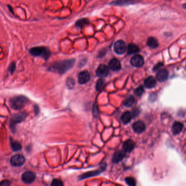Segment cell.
<instances>
[{
  "instance_id": "cell-5",
  "label": "cell",
  "mask_w": 186,
  "mask_h": 186,
  "mask_svg": "<svg viewBox=\"0 0 186 186\" xmlns=\"http://www.w3.org/2000/svg\"><path fill=\"white\" fill-rule=\"evenodd\" d=\"M115 53L119 55L123 54L126 50V43L122 40H119L115 42L114 46Z\"/></svg>"
},
{
  "instance_id": "cell-24",
  "label": "cell",
  "mask_w": 186,
  "mask_h": 186,
  "mask_svg": "<svg viewBox=\"0 0 186 186\" xmlns=\"http://www.w3.org/2000/svg\"><path fill=\"white\" fill-rule=\"evenodd\" d=\"M89 22L88 19L87 18H82L81 19H79V20H78L76 23H75V26L78 27V28H82L88 25Z\"/></svg>"
},
{
  "instance_id": "cell-3",
  "label": "cell",
  "mask_w": 186,
  "mask_h": 186,
  "mask_svg": "<svg viewBox=\"0 0 186 186\" xmlns=\"http://www.w3.org/2000/svg\"><path fill=\"white\" fill-rule=\"evenodd\" d=\"M28 102V98L24 96H17L11 98L9 105L11 108L19 110L23 108Z\"/></svg>"
},
{
  "instance_id": "cell-23",
  "label": "cell",
  "mask_w": 186,
  "mask_h": 186,
  "mask_svg": "<svg viewBox=\"0 0 186 186\" xmlns=\"http://www.w3.org/2000/svg\"><path fill=\"white\" fill-rule=\"evenodd\" d=\"M134 102H135V99L133 97V96H129L125 99L124 102V105L126 107L129 108L131 107V106L134 104Z\"/></svg>"
},
{
  "instance_id": "cell-20",
  "label": "cell",
  "mask_w": 186,
  "mask_h": 186,
  "mask_svg": "<svg viewBox=\"0 0 186 186\" xmlns=\"http://www.w3.org/2000/svg\"><path fill=\"white\" fill-rule=\"evenodd\" d=\"M140 49L136 44L131 43L129 44L127 48V53L128 54H133L139 52Z\"/></svg>"
},
{
  "instance_id": "cell-10",
  "label": "cell",
  "mask_w": 186,
  "mask_h": 186,
  "mask_svg": "<svg viewBox=\"0 0 186 186\" xmlns=\"http://www.w3.org/2000/svg\"><path fill=\"white\" fill-rule=\"evenodd\" d=\"M90 80V74L87 71L80 72L78 75V82L80 84H85Z\"/></svg>"
},
{
  "instance_id": "cell-12",
  "label": "cell",
  "mask_w": 186,
  "mask_h": 186,
  "mask_svg": "<svg viewBox=\"0 0 186 186\" xmlns=\"http://www.w3.org/2000/svg\"><path fill=\"white\" fill-rule=\"evenodd\" d=\"M146 126L145 123L141 121H138L134 122L133 125V129L137 134H140L145 131Z\"/></svg>"
},
{
  "instance_id": "cell-26",
  "label": "cell",
  "mask_w": 186,
  "mask_h": 186,
  "mask_svg": "<svg viewBox=\"0 0 186 186\" xmlns=\"http://www.w3.org/2000/svg\"><path fill=\"white\" fill-rule=\"evenodd\" d=\"M126 183L129 186H134L136 185V182L133 177H127L125 179Z\"/></svg>"
},
{
  "instance_id": "cell-17",
  "label": "cell",
  "mask_w": 186,
  "mask_h": 186,
  "mask_svg": "<svg viewBox=\"0 0 186 186\" xmlns=\"http://www.w3.org/2000/svg\"><path fill=\"white\" fill-rule=\"evenodd\" d=\"M183 124L180 122H175L172 127V132L174 135L180 133L183 129Z\"/></svg>"
},
{
  "instance_id": "cell-6",
  "label": "cell",
  "mask_w": 186,
  "mask_h": 186,
  "mask_svg": "<svg viewBox=\"0 0 186 186\" xmlns=\"http://www.w3.org/2000/svg\"><path fill=\"white\" fill-rule=\"evenodd\" d=\"M25 158L24 156L18 154L13 156L11 159V163L14 166H20L24 164Z\"/></svg>"
},
{
  "instance_id": "cell-31",
  "label": "cell",
  "mask_w": 186,
  "mask_h": 186,
  "mask_svg": "<svg viewBox=\"0 0 186 186\" xmlns=\"http://www.w3.org/2000/svg\"><path fill=\"white\" fill-rule=\"evenodd\" d=\"M67 86L70 88H73L74 85V81L72 79H69L67 81Z\"/></svg>"
},
{
  "instance_id": "cell-15",
  "label": "cell",
  "mask_w": 186,
  "mask_h": 186,
  "mask_svg": "<svg viewBox=\"0 0 186 186\" xmlns=\"http://www.w3.org/2000/svg\"><path fill=\"white\" fill-rule=\"evenodd\" d=\"M135 144L131 140H127L125 141L123 144V148L125 152H130L134 149Z\"/></svg>"
},
{
  "instance_id": "cell-21",
  "label": "cell",
  "mask_w": 186,
  "mask_h": 186,
  "mask_svg": "<svg viewBox=\"0 0 186 186\" xmlns=\"http://www.w3.org/2000/svg\"><path fill=\"white\" fill-rule=\"evenodd\" d=\"M132 116H133V115L131 114V112L126 111L123 115H122L121 120L124 124H125V125L128 124L131 121Z\"/></svg>"
},
{
  "instance_id": "cell-32",
  "label": "cell",
  "mask_w": 186,
  "mask_h": 186,
  "mask_svg": "<svg viewBox=\"0 0 186 186\" xmlns=\"http://www.w3.org/2000/svg\"><path fill=\"white\" fill-rule=\"evenodd\" d=\"M11 185L10 181L8 180L3 181L0 182V186H8Z\"/></svg>"
},
{
  "instance_id": "cell-28",
  "label": "cell",
  "mask_w": 186,
  "mask_h": 186,
  "mask_svg": "<svg viewBox=\"0 0 186 186\" xmlns=\"http://www.w3.org/2000/svg\"><path fill=\"white\" fill-rule=\"evenodd\" d=\"M144 88L142 86H140L135 90V94L137 95V96H141L142 95V93H144Z\"/></svg>"
},
{
  "instance_id": "cell-8",
  "label": "cell",
  "mask_w": 186,
  "mask_h": 186,
  "mask_svg": "<svg viewBox=\"0 0 186 186\" xmlns=\"http://www.w3.org/2000/svg\"><path fill=\"white\" fill-rule=\"evenodd\" d=\"M36 179L35 174L32 171H26L22 174V180L25 183L30 184L32 183Z\"/></svg>"
},
{
  "instance_id": "cell-35",
  "label": "cell",
  "mask_w": 186,
  "mask_h": 186,
  "mask_svg": "<svg viewBox=\"0 0 186 186\" xmlns=\"http://www.w3.org/2000/svg\"><path fill=\"white\" fill-rule=\"evenodd\" d=\"M8 9H9V11H11V13H12L13 14H14V11H13V9H12V8H11V6L8 5Z\"/></svg>"
},
{
  "instance_id": "cell-33",
  "label": "cell",
  "mask_w": 186,
  "mask_h": 186,
  "mask_svg": "<svg viewBox=\"0 0 186 186\" xmlns=\"http://www.w3.org/2000/svg\"><path fill=\"white\" fill-rule=\"evenodd\" d=\"M163 63H161V62H159L158 63H157L156 66L154 67V68H153V71H156L160 67L163 66Z\"/></svg>"
},
{
  "instance_id": "cell-29",
  "label": "cell",
  "mask_w": 186,
  "mask_h": 186,
  "mask_svg": "<svg viewBox=\"0 0 186 186\" xmlns=\"http://www.w3.org/2000/svg\"><path fill=\"white\" fill-rule=\"evenodd\" d=\"M63 185V182L59 179H54L51 184V186H62Z\"/></svg>"
},
{
  "instance_id": "cell-16",
  "label": "cell",
  "mask_w": 186,
  "mask_h": 186,
  "mask_svg": "<svg viewBox=\"0 0 186 186\" xmlns=\"http://www.w3.org/2000/svg\"><path fill=\"white\" fill-rule=\"evenodd\" d=\"M156 85V80L153 77H148L145 80L144 85L148 88H154Z\"/></svg>"
},
{
  "instance_id": "cell-34",
  "label": "cell",
  "mask_w": 186,
  "mask_h": 186,
  "mask_svg": "<svg viewBox=\"0 0 186 186\" xmlns=\"http://www.w3.org/2000/svg\"><path fill=\"white\" fill-rule=\"evenodd\" d=\"M34 109H35V113H36V114H37L38 113L39 108L37 105L34 106Z\"/></svg>"
},
{
  "instance_id": "cell-9",
  "label": "cell",
  "mask_w": 186,
  "mask_h": 186,
  "mask_svg": "<svg viewBox=\"0 0 186 186\" xmlns=\"http://www.w3.org/2000/svg\"><path fill=\"white\" fill-rule=\"evenodd\" d=\"M131 63L133 67L139 68L142 67L144 64V60L142 56L135 55L133 56L131 60Z\"/></svg>"
},
{
  "instance_id": "cell-18",
  "label": "cell",
  "mask_w": 186,
  "mask_h": 186,
  "mask_svg": "<svg viewBox=\"0 0 186 186\" xmlns=\"http://www.w3.org/2000/svg\"><path fill=\"white\" fill-rule=\"evenodd\" d=\"M125 157V152L122 151H118L115 152L112 161L114 163H118L122 160Z\"/></svg>"
},
{
  "instance_id": "cell-14",
  "label": "cell",
  "mask_w": 186,
  "mask_h": 186,
  "mask_svg": "<svg viewBox=\"0 0 186 186\" xmlns=\"http://www.w3.org/2000/svg\"><path fill=\"white\" fill-rule=\"evenodd\" d=\"M108 66L110 69L113 71H119L121 68L120 61L115 58L110 61Z\"/></svg>"
},
{
  "instance_id": "cell-1",
  "label": "cell",
  "mask_w": 186,
  "mask_h": 186,
  "mask_svg": "<svg viewBox=\"0 0 186 186\" xmlns=\"http://www.w3.org/2000/svg\"><path fill=\"white\" fill-rule=\"evenodd\" d=\"M75 62V60L74 59L57 62L50 67L49 71L60 74H64L73 67Z\"/></svg>"
},
{
  "instance_id": "cell-22",
  "label": "cell",
  "mask_w": 186,
  "mask_h": 186,
  "mask_svg": "<svg viewBox=\"0 0 186 186\" xmlns=\"http://www.w3.org/2000/svg\"><path fill=\"white\" fill-rule=\"evenodd\" d=\"M10 142L11 148L14 151H18L22 149V145L19 142L15 140H13L11 139L10 140Z\"/></svg>"
},
{
  "instance_id": "cell-13",
  "label": "cell",
  "mask_w": 186,
  "mask_h": 186,
  "mask_svg": "<svg viewBox=\"0 0 186 186\" xmlns=\"http://www.w3.org/2000/svg\"><path fill=\"white\" fill-rule=\"evenodd\" d=\"M169 73L165 69H162L158 71L156 74V78L159 82H164L168 78Z\"/></svg>"
},
{
  "instance_id": "cell-7",
  "label": "cell",
  "mask_w": 186,
  "mask_h": 186,
  "mask_svg": "<svg viewBox=\"0 0 186 186\" xmlns=\"http://www.w3.org/2000/svg\"><path fill=\"white\" fill-rule=\"evenodd\" d=\"M142 0H115L110 4L113 6H127L139 3Z\"/></svg>"
},
{
  "instance_id": "cell-11",
  "label": "cell",
  "mask_w": 186,
  "mask_h": 186,
  "mask_svg": "<svg viewBox=\"0 0 186 186\" xmlns=\"http://www.w3.org/2000/svg\"><path fill=\"white\" fill-rule=\"evenodd\" d=\"M109 73V68L105 65H100L98 66L97 71L96 74L100 78L106 77Z\"/></svg>"
},
{
  "instance_id": "cell-27",
  "label": "cell",
  "mask_w": 186,
  "mask_h": 186,
  "mask_svg": "<svg viewBox=\"0 0 186 186\" xmlns=\"http://www.w3.org/2000/svg\"><path fill=\"white\" fill-rule=\"evenodd\" d=\"M104 85V81L102 79H99L96 85V89L97 91H100V90H102Z\"/></svg>"
},
{
  "instance_id": "cell-25",
  "label": "cell",
  "mask_w": 186,
  "mask_h": 186,
  "mask_svg": "<svg viewBox=\"0 0 186 186\" xmlns=\"http://www.w3.org/2000/svg\"><path fill=\"white\" fill-rule=\"evenodd\" d=\"M100 171L99 170L93 171H91V172H89V173H85V174H84L83 175H81L80 176V179L82 180L84 179L88 178L90 176H92L98 175L99 174H100Z\"/></svg>"
},
{
  "instance_id": "cell-30",
  "label": "cell",
  "mask_w": 186,
  "mask_h": 186,
  "mask_svg": "<svg viewBox=\"0 0 186 186\" xmlns=\"http://www.w3.org/2000/svg\"><path fill=\"white\" fill-rule=\"evenodd\" d=\"M16 68V64L15 62H11L9 66L8 69H9V72L12 74L14 73V71H15Z\"/></svg>"
},
{
  "instance_id": "cell-2",
  "label": "cell",
  "mask_w": 186,
  "mask_h": 186,
  "mask_svg": "<svg viewBox=\"0 0 186 186\" xmlns=\"http://www.w3.org/2000/svg\"><path fill=\"white\" fill-rule=\"evenodd\" d=\"M29 53L34 57H42L47 60L51 54L50 50L45 46H35L29 50Z\"/></svg>"
},
{
  "instance_id": "cell-19",
  "label": "cell",
  "mask_w": 186,
  "mask_h": 186,
  "mask_svg": "<svg viewBox=\"0 0 186 186\" xmlns=\"http://www.w3.org/2000/svg\"><path fill=\"white\" fill-rule=\"evenodd\" d=\"M147 45L151 49H156L159 46L158 42L157 39L153 37H149L147 40Z\"/></svg>"
},
{
  "instance_id": "cell-4",
  "label": "cell",
  "mask_w": 186,
  "mask_h": 186,
  "mask_svg": "<svg viewBox=\"0 0 186 186\" xmlns=\"http://www.w3.org/2000/svg\"><path fill=\"white\" fill-rule=\"evenodd\" d=\"M27 117V114L25 113H17L13 115L9 122V126L11 131L14 132L16 130V128L18 123H19L24 120Z\"/></svg>"
}]
</instances>
